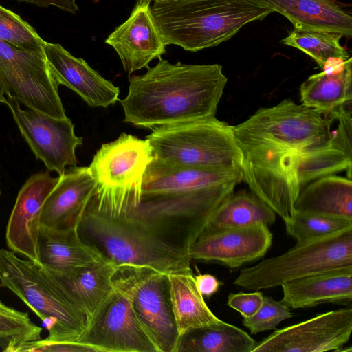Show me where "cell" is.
Returning a JSON list of instances; mask_svg holds the SVG:
<instances>
[{
  "instance_id": "obj_34",
  "label": "cell",
  "mask_w": 352,
  "mask_h": 352,
  "mask_svg": "<svg viewBox=\"0 0 352 352\" xmlns=\"http://www.w3.org/2000/svg\"><path fill=\"white\" fill-rule=\"evenodd\" d=\"M264 296L262 292L230 293L227 305L239 311L243 318L253 316L261 307Z\"/></svg>"
},
{
  "instance_id": "obj_17",
  "label": "cell",
  "mask_w": 352,
  "mask_h": 352,
  "mask_svg": "<svg viewBox=\"0 0 352 352\" xmlns=\"http://www.w3.org/2000/svg\"><path fill=\"white\" fill-rule=\"evenodd\" d=\"M150 1L138 0L131 15L106 38L117 52L129 74L148 67L151 60L162 58L165 45L150 11Z\"/></svg>"
},
{
  "instance_id": "obj_14",
  "label": "cell",
  "mask_w": 352,
  "mask_h": 352,
  "mask_svg": "<svg viewBox=\"0 0 352 352\" xmlns=\"http://www.w3.org/2000/svg\"><path fill=\"white\" fill-rule=\"evenodd\" d=\"M351 331L352 309L346 307L277 329L256 343L252 352L339 351Z\"/></svg>"
},
{
  "instance_id": "obj_11",
  "label": "cell",
  "mask_w": 352,
  "mask_h": 352,
  "mask_svg": "<svg viewBox=\"0 0 352 352\" xmlns=\"http://www.w3.org/2000/svg\"><path fill=\"white\" fill-rule=\"evenodd\" d=\"M0 77L6 96L48 116L67 117L58 85L44 53L24 50L0 40Z\"/></svg>"
},
{
  "instance_id": "obj_20",
  "label": "cell",
  "mask_w": 352,
  "mask_h": 352,
  "mask_svg": "<svg viewBox=\"0 0 352 352\" xmlns=\"http://www.w3.org/2000/svg\"><path fill=\"white\" fill-rule=\"evenodd\" d=\"M38 252V263L55 276H68L107 259L97 248L81 239L78 227L55 229L41 226Z\"/></svg>"
},
{
  "instance_id": "obj_4",
  "label": "cell",
  "mask_w": 352,
  "mask_h": 352,
  "mask_svg": "<svg viewBox=\"0 0 352 352\" xmlns=\"http://www.w3.org/2000/svg\"><path fill=\"white\" fill-rule=\"evenodd\" d=\"M150 11L164 45L190 52L217 46L274 12L262 0L158 1Z\"/></svg>"
},
{
  "instance_id": "obj_8",
  "label": "cell",
  "mask_w": 352,
  "mask_h": 352,
  "mask_svg": "<svg viewBox=\"0 0 352 352\" xmlns=\"http://www.w3.org/2000/svg\"><path fill=\"white\" fill-rule=\"evenodd\" d=\"M154 158L146 138L122 133L116 140L103 144L88 166L96 184L92 200L96 209L119 215L136 206L144 174Z\"/></svg>"
},
{
  "instance_id": "obj_36",
  "label": "cell",
  "mask_w": 352,
  "mask_h": 352,
  "mask_svg": "<svg viewBox=\"0 0 352 352\" xmlns=\"http://www.w3.org/2000/svg\"><path fill=\"white\" fill-rule=\"evenodd\" d=\"M19 2L30 3L38 7H56L63 11L75 14L78 11L76 0H16Z\"/></svg>"
},
{
  "instance_id": "obj_28",
  "label": "cell",
  "mask_w": 352,
  "mask_h": 352,
  "mask_svg": "<svg viewBox=\"0 0 352 352\" xmlns=\"http://www.w3.org/2000/svg\"><path fill=\"white\" fill-rule=\"evenodd\" d=\"M256 343L247 332L221 320L184 334L177 352H252Z\"/></svg>"
},
{
  "instance_id": "obj_15",
  "label": "cell",
  "mask_w": 352,
  "mask_h": 352,
  "mask_svg": "<svg viewBox=\"0 0 352 352\" xmlns=\"http://www.w3.org/2000/svg\"><path fill=\"white\" fill-rule=\"evenodd\" d=\"M268 226L224 228L203 232L188 251L191 259L217 261L230 267L263 256L271 247Z\"/></svg>"
},
{
  "instance_id": "obj_33",
  "label": "cell",
  "mask_w": 352,
  "mask_h": 352,
  "mask_svg": "<svg viewBox=\"0 0 352 352\" xmlns=\"http://www.w3.org/2000/svg\"><path fill=\"white\" fill-rule=\"evenodd\" d=\"M293 317L286 305L272 297L264 296L263 303L255 314L243 318V324L251 334L275 329L282 321Z\"/></svg>"
},
{
  "instance_id": "obj_24",
  "label": "cell",
  "mask_w": 352,
  "mask_h": 352,
  "mask_svg": "<svg viewBox=\"0 0 352 352\" xmlns=\"http://www.w3.org/2000/svg\"><path fill=\"white\" fill-rule=\"evenodd\" d=\"M294 211L352 220V182L348 177L329 175L300 190Z\"/></svg>"
},
{
  "instance_id": "obj_7",
  "label": "cell",
  "mask_w": 352,
  "mask_h": 352,
  "mask_svg": "<svg viewBox=\"0 0 352 352\" xmlns=\"http://www.w3.org/2000/svg\"><path fill=\"white\" fill-rule=\"evenodd\" d=\"M151 130L146 138L158 162L175 166L242 171V155L232 126L216 117L165 124Z\"/></svg>"
},
{
  "instance_id": "obj_25",
  "label": "cell",
  "mask_w": 352,
  "mask_h": 352,
  "mask_svg": "<svg viewBox=\"0 0 352 352\" xmlns=\"http://www.w3.org/2000/svg\"><path fill=\"white\" fill-rule=\"evenodd\" d=\"M118 266L107 258L68 276H55L83 311L87 326L115 290Z\"/></svg>"
},
{
  "instance_id": "obj_31",
  "label": "cell",
  "mask_w": 352,
  "mask_h": 352,
  "mask_svg": "<svg viewBox=\"0 0 352 352\" xmlns=\"http://www.w3.org/2000/svg\"><path fill=\"white\" fill-rule=\"evenodd\" d=\"M284 222L287 233L297 243L316 240L352 229V220L296 211Z\"/></svg>"
},
{
  "instance_id": "obj_9",
  "label": "cell",
  "mask_w": 352,
  "mask_h": 352,
  "mask_svg": "<svg viewBox=\"0 0 352 352\" xmlns=\"http://www.w3.org/2000/svg\"><path fill=\"white\" fill-rule=\"evenodd\" d=\"M352 268V229L297 243L286 252L242 269L234 284L263 289L327 271Z\"/></svg>"
},
{
  "instance_id": "obj_29",
  "label": "cell",
  "mask_w": 352,
  "mask_h": 352,
  "mask_svg": "<svg viewBox=\"0 0 352 352\" xmlns=\"http://www.w3.org/2000/svg\"><path fill=\"white\" fill-rule=\"evenodd\" d=\"M343 36L325 30L294 28L280 43L297 48L311 56L322 69L329 58H350L347 50L340 44Z\"/></svg>"
},
{
  "instance_id": "obj_27",
  "label": "cell",
  "mask_w": 352,
  "mask_h": 352,
  "mask_svg": "<svg viewBox=\"0 0 352 352\" xmlns=\"http://www.w3.org/2000/svg\"><path fill=\"white\" fill-rule=\"evenodd\" d=\"M276 213L251 191L232 193L215 210L204 232L243 228L258 224L271 225Z\"/></svg>"
},
{
  "instance_id": "obj_35",
  "label": "cell",
  "mask_w": 352,
  "mask_h": 352,
  "mask_svg": "<svg viewBox=\"0 0 352 352\" xmlns=\"http://www.w3.org/2000/svg\"><path fill=\"white\" fill-rule=\"evenodd\" d=\"M196 287L204 296H210L216 293L221 285V282L213 275L209 274L195 276Z\"/></svg>"
},
{
  "instance_id": "obj_13",
  "label": "cell",
  "mask_w": 352,
  "mask_h": 352,
  "mask_svg": "<svg viewBox=\"0 0 352 352\" xmlns=\"http://www.w3.org/2000/svg\"><path fill=\"white\" fill-rule=\"evenodd\" d=\"M15 122L37 160L49 171L61 175L67 166H76V148L82 145V138L74 133V124L67 117L57 118L28 108L6 96V102Z\"/></svg>"
},
{
  "instance_id": "obj_21",
  "label": "cell",
  "mask_w": 352,
  "mask_h": 352,
  "mask_svg": "<svg viewBox=\"0 0 352 352\" xmlns=\"http://www.w3.org/2000/svg\"><path fill=\"white\" fill-rule=\"evenodd\" d=\"M280 300L292 309L310 308L324 303L351 307L352 268L324 272L280 285Z\"/></svg>"
},
{
  "instance_id": "obj_18",
  "label": "cell",
  "mask_w": 352,
  "mask_h": 352,
  "mask_svg": "<svg viewBox=\"0 0 352 352\" xmlns=\"http://www.w3.org/2000/svg\"><path fill=\"white\" fill-rule=\"evenodd\" d=\"M43 51L58 85L71 89L91 107L105 108L118 101L120 88L102 77L84 59L74 56L58 43L45 41Z\"/></svg>"
},
{
  "instance_id": "obj_19",
  "label": "cell",
  "mask_w": 352,
  "mask_h": 352,
  "mask_svg": "<svg viewBox=\"0 0 352 352\" xmlns=\"http://www.w3.org/2000/svg\"><path fill=\"white\" fill-rule=\"evenodd\" d=\"M43 205L41 226L55 229L78 227L94 195L96 184L88 167L65 169Z\"/></svg>"
},
{
  "instance_id": "obj_26",
  "label": "cell",
  "mask_w": 352,
  "mask_h": 352,
  "mask_svg": "<svg viewBox=\"0 0 352 352\" xmlns=\"http://www.w3.org/2000/svg\"><path fill=\"white\" fill-rule=\"evenodd\" d=\"M167 276L172 311L179 338L190 330L221 320L211 311L198 291L192 269Z\"/></svg>"
},
{
  "instance_id": "obj_5",
  "label": "cell",
  "mask_w": 352,
  "mask_h": 352,
  "mask_svg": "<svg viewBox=\"0 0 352 352\" xmlns=\"http://www.w3.org/2000/svg\"><path fill=\"white\" fill-rule=\"evenodd\" d=\"M78 230L85 242L118 266H146L166 274L191 270L188 253L129 217L98 210L92 198Z\"/></svg>"
},
{
  "instance_id": "obj_32",
  "label": "cell",
  "mask_w": 352,
  "mask_h": 352,
  "mask_svg": "<svg viewBox=\"0 0 352 352\" xmlns=\"http://www.w3.org/2000/svg\"><path fill=\"white\" fill-rule=\"evenodd\" d=\"M0 40L20 49L44 53V41L19 15L0 6Z\"/></svg>"
},
{
  "instance_id": "obj_10",
  "label": "cell",
  "mask_w": 352,
  "mask_h": 352,
  "mask_svg": "<svg viewBox=\"0 0 352 352\" xmlns=\"http://www.w3.org/2000/svg\"><path fill=\"white\" fill-rule=\"evenodd\" d=\"M126 288L133 309L158 352H177L179 342L166 274L146 266H118L115 276Z\"/></svg>"
},
{
  "instance_id": "obj_23",
  "label": "cell",
  "mask_w": 352,
  "mask_h": 352,
  "mask_svg": "<svg viewBox=\"0 0 352 352\" xmlns=\"http://www.w3.org/2000/svg\"><path fill=\"white\" fill-rule=\"evenodd\" d=\"M302 104L336 120L352 113V58L338 72L324 71L310 76L300 88Z\"/></svg>"
},
{
  "instance_id": "obj_22",
  "label": "cell",
  "mask_w": 352,
  "mask_h": 352,
  "mask_svg": "<svg viewBox=\"0 0 352 352\" xmlns=\"http://www.w3.org/2000/svg\"><path fill=\"white\" fill-rule=\"evenodd\" d=\"M274 12L287 18L294 28L338 32L352 36V16L338 0H262Z\"/></svg>"
},
{
  "instance_id": "obj_37",
  "label": "cell",
  "mask_w": 352,
  "mask_h": 352,
  "mask_svg": "<svg viewBox=\"0 0 352 352\" xmlns=\"http://www.w3.org/2000/svg\"><path fill=\"white\" fill-rule=\"evenodd\" d=\"M0 102L5 103L6 102V91L0 77Z\"/></svg>"
},
{
  "instance_id": "obj_39",
  "label": "cell",
  "mask_w": 352,
  "mask_h": 352,
  "mask_svg": "<svg viewBox=\"0 0 352 352\" xmlns=\"http://www.w3.org/2000/svg\"><path fill=\"white\" fill-rule=\"evenodd\" d=\"M99 1V0H94V1H95V2H97V1Z\"/></svg>"
},
{
  "instance_id": "obj_40",
  "label": "cell",
  "mask_w": 352,
  "mask_h": 352,
  "mask_svg": "<svg viewBox=\"0 0 352 352\" xmlns=\"http://www.w3.org/2000/svg\"><path fill=\"white\" fill-rule=\"evenodd\" d=\"M0 195H1V190H0Z\"/></svg>"
},
{
  "instance_id": "obj_3",
  "label": "cell",
  "mask_w": 352,
  "mask_h": 352,
  "mask_svg": "<svg viewBox=\"0 0 352 352\" xmlns=\"http://www.w3.org/2000/svg\"><path fill=\"white\" fill-rule=\"evenodd\" d=\"M146 73L131 76L120 102L124 122L151 129L215 117L228 79L222 66L170 63L159 58Z\"/></svg>"
},
{
  "instance_id": "obj_12",
  "label": "cell",
  "mask_w": 352,
  "mask_h": 352,
  "mask_svg": "<svg viewBox=\"0 0 352 352\" xmlns=\"http://www.w3.org/2000/svg\"><path fill=\"white\" fill-rule=\"evenodd\" d=\"M115 290L77 342L94 352H158L142 325L126 288L114 277Z\"/></svg>"
},
{
  "instance_id": "obj_2",
  "label": "cell",
  "mask_w": 352,
  "mask_h": 352,
  "mask_svg": "<svg viewBox=\"0 0 352 352\" xmlns=\"http://www.w3.org/2000/svg\"><path fill=\"white\" fill-rule=\"evenodd\" d=\"M239 183L224 181L212 170L155 163L144 175L139 204L120 215L140 222L188 253Z\"/></svg>"
},
{
  "instance_id": "obj_16",
  "label": "cell",
  "mask_w": 352,
  "mask_h": 352,
  "mask_svg": "<svg viewBox=\"0 0 352 352\" xmlns=\"http://www.w3.org/2000/svg\"><path fill=\"white\" fill-rule=\"evenodd\" d=\"M60 176L38 173L30 177L21 188L10 214L6 239L14 252L38 263V239L43 205Z\"/></svg>"
},
{
  "instance_id": "obj_38",
  "label": "cell",
  "mask_w": 352,
  "mask_h": 352,
  "mask_svg": "<svg viewBox=\"0 0 352 352\" xmlns=\"http://www.w3.org/2000/svg\"><path fill=\"white\" fill-rule=\"evenodd\" d=\"M142 1H168V0H142Z\"/></svg>"
},
{
  "instance_id": "obj_6",
  "label": "cell",
  "mask_w": 352,
  "mask_h": 352,
  "mask_svg": "<svg viewBox=\"0 0 352 352\" xmlns=\"http://www.w3.org/2000/svg\"><path fill=\"white\" fill-rule=\"evenodd\" d=\"M0 286L15 294L42 320L43 342H77L87 328V318L69 292L38 263L0 249Z\"/></svg>"
},
{
  "instance_id": "obj_30",
  "label": "cell",
  "mask_w": 352,
  "mask_h": 352,
  "mask_svg": "<svg viewBox=\"0 0 352 352\" xmlns=\"http://www.w3.org/2000/svg\"><path fill=\"white\" fill-rule=\"evenodd\" d=\"M41 331L27 312L0 300V348L3 352H22L28 343L41 339Z\"/></svg>"
},
{
  "instance_id": "obj_1",
  "label": "cell",
  "mask_w": 352,
  "mask_h": 352,
  "mask_svg": "<svg viewBox=\"0 0 352 352\" xmlns=\"http://www.w3.org/2000/svg\"><path fill=\"white\" fill-rule=\"evenodd\" d=\"M334 121L287 98L232 126L243 181L283 221L309 182L344 170L351 179L352 118L332 131Z\"/></svg>"
}]
</instances>
